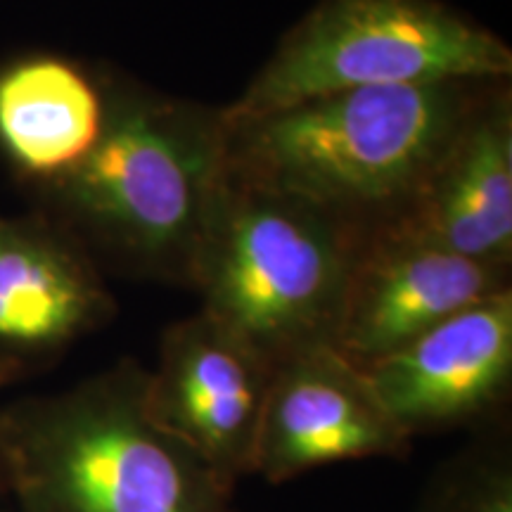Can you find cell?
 Segmentation results:
<instances>
[{"instance_id": "15", "label": "cell", "mask_w": 512, "mask_h": 512, "mask_svg": "<svg viewBox=\"0 0 512 512\" xmlns=\"http://www.w3.org/2000/svg\"><path fill=\"white\" fill-rule=\"evenodd\" d=\"M0 512H12V510H5V508H0Z\"/></svg>"}, {"instance_id": "7", "label": "cell", "mask_w": 512, "mask_h": 512, "mask_svg": "<svg viewBox=\"0 0 512 512\" xmlns=\"http://www.w3.org/2000/svg\"><path fill=\"white\" fill-rule=\"evenodd\" d=\"M366 370L408 439L479 432L512 392V290L467 306Z\"/></svg>"}, {"instance_id": "4", "label": "cell", "mask_w": 512, "mask_h": 512, "mask_svg": "<svg viewBox=\"0 0 512 512\" xmlns=\"http://www.w3.org/2000/svg\"><path fill=\"white\" fill-rule=\"evenodd\" d=\"M363 238L292 197L223 174L190 287L271 366L335 347Z\"/></svg>"}, {"instance_id": "2", "label": "cell", "mask_w": 512, "mask_h": 512, "mask_svg": "<svg viewBox=\"0 0 512 512\" xmlns=\"http://www.w3.org/2000/svg\"><path fill=\"white\" fill-rule=\"evenodd\" d=\"M223 145V107L107 79L98 143L43 190L55 221L91 254L138 278L190 287L223 181Z\"/></svg>"}, {"instance_id": "13", "label": "cell", "mask_w": 512, "mask_h": 512, "mask_svg": "<svg viewBox=\"0 0 512 512\" xmlns=\"http://www.w3.org/2000/svg\"><path fill=\"white\" fill-rule=\"evenodd\" d=\"M413 512H512V430L501 420L472 432L427 477Z\"/></svg>"}, {"instance_id": "1", "label": "cell", "mask_w": 512, "mask_h": 512, "mask_svg": "<svg viewBox=\"0 0 512 512\" xmlns=\"http://www.w3.org/2000/svg\"><path fill=\"white\" fill-rule=\"evenodd\" d=\"M496 83L358 88L256 117L223 114V174L309 204L366 240L411 200Z\"/></svg>"}, {"instance_id": "9", "label": "cell", "mask_w": 512, "mask_h": 512, "mask_svg": "<svg viewBox=\"0 0 512 512\" xmlns=\"http://www.w3.org/2000/svg\"><path fill=\"white\" fill-rule=\"evenodd\" d=\"M370 238L512 266L510 81L489 88L411 200Z\"/></svg>"}, {"instance_id": "8", "label": "cell", "mask_w": 512, "mask_h": 512, "mask_svg": "<svg viewBox=\"0 0 512 512\" xmlns=\"http://www.w3.org/2000/svg\"><path fill=\"white\" fill-rule=\"evenodd\" d=\"M411 448L413 441L377 399L366 370L335 347H318L275 366L254 475L285 484L351 460H401Z\"/></svg>"}, {"instance_id": "3", "label": "cell", "mask_w": 512, "mask_h": 512, "mask_svg": "<svg viewBox=\"0 0 512 512\" xmlns=\"http://www.w3.org/2000/svg\"><path fill=\"white\" fill-rule=\"evenodd\" d=\"M126 356L72 387L3 406V494L12 512H240L235 491L145 401Z\"/></svg>"}, {"instance_id": "10", "label": "cell", "mask_w": 512, "mask_h": 512, "mask_svg": "<svg viewBox=\"0 0 512 512\" xmlns=\"http://www.w3.org/2000/svg\"><path fill=\"white\" fill-rule=\"evenodd\" d=\"M114 313L93 254L67 228L0 219V382L55 361Z\"/></svg>"}, {"instance_id": "12", "label": "cell", "mask_w": 512, "mask_h": 512, "mask_svg": "<svg viewBox=\"0 0 512 512\" xmlns=\"http://www.w3.org/2000/svg\"><path fill=\"white\" fill-rule=\"evenodd\" d=\"M107 81L57 55H27L0 69V150L22 176L55 183L98 143Z\"/></svg>"}, {"instance_id": "11", "label": "cell", "mask_w": 512, "mask_h": 512, "mask_svg": "<svg viewBox=\"0 0 512 512\" xmlns=\"http://www.w3.org/2000/svg\"><path fill=\"white\" fill-rule=\"evenodd\" d=\"M512 290L510 268L434 247L363 240L335 349L368 368L467 306Z\"/></svg>"}, {"instance_id": "14", "label": "cell", "mask_w": 512, "mask_h": 512, "mask_svg": "<svg viewBox=\"0 0 512 512\" xmlns=\"http://www.w3.org/2000/svg\"><path fill=\"white\" fill-rule=\"evenodd\" d=\"M0 430H3V403H0ZM5 486V463H3V434H0V494Z\"/></svg>"}, {"instance_id": "5", "label": "cell", "mask_w": 512, "mask_h": 512, "mask_svg": "<svg viewBox=\"0 0 512 512\" xmlns=\"http://www.w3.org/2000/svg\"><path fill=\"white\" fill-rule=\"evenodd\" d=\"M510 76L508 43L441 0H318L223 114L256 117L358 88Z\"/></svg>"}, {"instance_id": "6", "label": "cell", "mask_w": 512, "mask_h": 512, "mask_svg": "<svg viewBox=\"0 0 512 512\" xmlns=\"http://www.w3.org/2000/svg\"><path fill=\"white\" fill-rule=\"evenodd\" d=\"M273 370L245 339L200 309L162 332L155 368H147V411L226 489L238 491L254 475Z\"/></svg>"}]
</instances>
